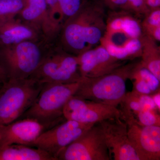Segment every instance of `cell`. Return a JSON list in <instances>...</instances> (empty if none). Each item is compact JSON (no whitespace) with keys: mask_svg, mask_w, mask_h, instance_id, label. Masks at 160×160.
Instances as JSON below:
<instances>
[{"mask_svg":"<svg viewBox=\"0 0 160 160\" xmlns=\"http://www.w3.org/2000/svg\"><path fill=\"white\" fill-rule=\"evenodd\" d=\"M105 8L87 1L62 26V43L67 52L78 55L99 45L106 30Z\"/></svg>","mask_w":160,"mask_h":160,"instance_id":"6da1fadb","label":"cell"},{"mask_svg":"<svg viewBox=\"0 0 160 160\" xmlns=\"http://www.w3.org/2000/svg\"><path fill=\"white\" fill-rule=\"evenodd\" d=\"M135 62L96 78L82 77L74 95L83 99L118 107L126 93V82Z\"/></svg>","mask_w":160,"mask_h":160,"instance_id":"7a4b0ae2","label":"cell"},{"mask_svg":"<svg viewBox=\"0 0 160 160\" xmlns=\"http://www.w3.org/2000/svg\"><path fill=\"white\" fill-rule=\"evenodd\" d=\"M44 84L31 78L8 79L0 86V127L16 121L31 107Z\"/></svg>","mask_w":160,"mask_h":160,"instance_id":"3957f363","label":"cell"},{"mask_svg":"<svg viewBox=\"0 0 160 160\" xmlns=\"http://www.w3.org/2000/svg\"><path fill=\"white\" fill-rule=\"evenodd\" d=\"M80 81L44 84L34 102L20 119L32 118L43 123L54 124L65 121L63 109L75 93Z\"/></svg>","mask_w":160,"mask_h":160,"instance_id":"277c9868","label":"cell"},{"mask_svg":"<svg viewBox=\"0 0 160 160\" xmlns=\"http://www.w3.org/2000/svg\"><path fill=\"white\" fill-rule=\"evenodd\" d=\"M35 41H26L2 47L0 65L8 79L28 78L44 58Z\"/></svg>","mask_w":160,"mask_h":160,"instance_id":"5b68a950","label":"cell"},{"mask_svg":"<svg viewBox=\"0 0 160 160\" xmlns=\"http://www.w3.org/2000/svg\"><path fill=\"white\" fill-rule=\"evenodd\" d=\"M29 78L42 84L79 82L82 77L79 70L77 57L62 51L46 56Z\"/></svg>","mask_w":160,"mask_h":160,"instance_id":"8992f818","label":"cell"},{"mask_svg":"<svg viewBox=\"0 0 160 160\" xmlns=\"http://www.w3.org/2000/svg\"><path fill=\"white\" fill-rule=\"evenodd\" d=\"M127 126L129 141L140 160H160V126H144L131 113L119 109Z\"/></svg>","mask_w":160,"mask_h":160,"instance_id":"52a82bcc","label":"cell"},{"mask_svg":"<svg viewBox=\"0 0 160 160\" xmlns=\"http://www.w3.org/2000/svg\"><path fill=\"white\" fill-rule=\"evenodd\" d=\"M99 124L95 123L60 152L58 160H111Z\"/></svg>","mask_w":160,"mask_h":160,"instance_id":"ba28073f","label":"cell"},{"mask_svg":"<svg viewBox=\"0 0 160 160\" xmlns=\"http://www.w3.org/2000/svg\"><path fill=\"white\" fill-rule=\"evenodd\" d=\"M94 124L65 120L43 132L30 146L44 150L58 160L63 149Z\"/></svg>","mask_w":160,"mask_h":160,"instance_id":"9c48e42d","label":"cell"},{"mask_svg":"<svg viewBox=\"0 0 160 160\" xmlns=\"http://www.w3.org/2000/svg\"><path fill=\"white\" fill-rule=\"evenodd\" d=\"M98 124L112 160H140L129 141L126 123L121 117L108 119Z\"/></svg>","mask_w":160,"mask_h":160,"instance_id":"30bf717a","label":"cell"},{"mask_svg":"<svg viewBox=\"0 0 160 160\" xmlns=\"http://www.w3.org/2000/svg\"><path fill=\"white\" fill-rule=\"evenodd\" d=\"M63 115L66 119L95 124L104 120L120 117L117 107L72 97L65 105Z\"/></svg>","mask_w":160,"mask_h":160,"instance_id":"8fae6325","label":"cell"},{"mask_svg":"<svg viewBox=\"0 0 160 160\" xmlns=\"http://www.w3.org/2000/svg\"><path fill=\"white\" fill-rule=\"evenodd\" d=\"M56 125L32 118L19 119L0 127V148L13 144L30 146L43 132Z\"/></svg>","mask_w":160,"mask_h":160,"instance_id":"7c38bea8","label":"cell"},{"mask_svg":"<svg viewBox=\"0 0 160 160\" xmlns=\"http://www.w3.org/2000/svg\"><path fill=\"white\" fill-rule=\"evenodd\" d=\"M82 77L96 78L111 72L125 64L109 54L101 44L77 55Z\"/></svg>","mask_w":160,"mask_h":160,"instance_id":"4fadbf2b","label":"cell"},{"mask_svg":"<svg viewBox=\"0 0 160 160\" xmlns=\"http://www.w3.org/2000/svg\"><path fill=\"white\" fill-rule=\"evenodd\" d=\"M19 14L26 22L40 30L46 38L54 37L62 27L51 18L46 0H24Z\"/></svg>","mask_w":160,"mask_h":160,"instance_id":"5bb4252c","label":"cell"},{"mask_svg":"<svg viewBox=\"0 0 160 160\" xmlns=\"http://www.w3.org/2000/svg\"><path fill=\"white\" fill-rule=\"evenodd\" d=\"M143 34L139 18L125 9L110 10L106 18L104 36L139 38Z\"/></svg>","mask_w":160,"mask_h":160,"instance_id":"9a60e30c","label":"cell"},{"mask_svg":"<svg viewBox=\"0 0 160 160\" xmlns=\"http://www.w3.org/2000/svg\"><path fill=\"white\" fill-rule=\"evenodd\" d=\"M36 28L15 18L0 20V46L14 45L26 41H33L38 37Z\"/></svg>","mask_w":160,"mask_h":160,"instance_id":"2e32d148","label":"cell"},{"mask_svg":"<svg viewBox=\"0 0 160 160\" xmlns=\"http://www.w3.org/2000/svg\"><path fill=\"white\" fill-rule=\"evenodd\" d=\"M100 44L106 48L109 54L122 62L140 58L142 42L139 38H127L123 41H113L103 37Z\"/></svg>","mask_w":160,"mask_h":160,"instance_id":"e0dca14e","label":"cell"},{"mask_svg":"<svg viewBox=\"0 0 160 160\" xmlns=\"http://www.w3.org/2000/svg\"><path fill=\"white\" fill-rule=\"evenodd\" d=\"M0 160H56L47 152L36 147L13 144L0 148Z\"/></svg>","mask_w":160,"mask_h":160,"instance_id":"ac0fdd59","label":"cell"},{"mask_svg":"<svg viewBox=\"0 0 160 160\" xmlns=\"http://www.w3.org/2000/svg\"><path fill=\"white\" fill-rule=\"evenodd\" d=\"M142 54L140 60L143 66L160 80V48L156 41L143 34L141 38Z\"/></svg>","mask_w":160,"mask_h":160,"instance_id":"d6986e66","label":"cell"},{"mask_svg":"<svg viewBox=\"0 0 160 160\" xmlns=\"http://www.w3.org/2000/svg\"><path fill=\"white\" fill-rule=\"evenodd\" d=\"M119 106L120 109L129 112L133 117L143 111L158 110L160 111L150 95L143 94L133 89L126 92Z\"/></svg>","mask_w":160,"mask_h":160,"instance_id":"ffe728a7","label":"cell"},{"mask_svg":"<svg viewBox=\"0 0 160 160\" xmlns=\"http://www.w3.org/2000/svg\"><path fill=\"white\" fill-rule=\"evenodd\" d=\"M129 79L142 82L150 88L152 93L160 89V80L143 66L141 61L135 62L132 68Z\"/></svg>","mask_w":160,"mask_h":160,"instance_id":"44dd1931","label":"cell"},{"mask_svg":"<svg viewBox=\"0 0 160 160\" xmlns=\"http://www.w3.org/2000/svg\"><path fill=\"white\" fill-rule=\"evenodd\" d=\"M24 6V0H0V20L15 18Z\"/></svg>","mask_w":160,"mask_h":160,"instance_id":"7402d4cb","label":"cell"},{"mask_svg":"<svg viewBox=\"0 0 160 160\" xmlns=\"http://www.w3.org/2000/svg\"><path fill=\"white\" fill-rule=\"evenodd\" d=\"M141 26L145 34L155 28L160 27V8L149 10L143 17Z\"/></svg>","mask_w":160,"mask_h":160,"instance_id":"603a6c76","label":"cell"},{"mask_svg":"<svg viewBox=\"0 0 160 160\" xmlns=\"http://www.w3.org/2000/svg\"><path fill=\"white\" fill-rule=\"evenodd\" d=\"M88 0H58L65 21L75 14Z\"/></svg>","mask_w":160,"mask_h":160,"instance_id":"cb8c5ba5","label":"cell"},{"mask_svg":"<svg viewBox=\"0 0 160 160\" xmlns=\"http://www.w3.org/2000/svg\"><path fill=\"white\" fill-rule=\"evenodd\" d=\"M160 111L158 110L140 112L134 117L137 121L144 126H160Z\"/></svg>","mask_w":160,"mask_h":160,"instance_id":"d4e9b609","label":"cell"},{"mask_svg":"<svg viewBox=\"0 0 160 160\" xmlns=\"http://www.w3.org/2000/svg\"><path fill=\"white\" fill-rule=\"evenodd\" d=\"M123 9L130 12L139 18L143 17L149 10L146 6V0H127Z\"/></svg>","mask_w":160,"mask_h":160,"instance_id":"484cf974","label":"cell"},{"mask_svg":"<svg viewBox=\"0 0 160 160\" xmlns=\"http://www.w3.org/2000/svg\"><path fill=\"white\" fill-rule=\"evenodd\" d=\"M46 2L51 18L56 23L62 26V24L65 19L58 0H46Z\"/></svg>","mask_w":160,"mask_h":160,"instance_id":"4316f807","label":"cell"},{"mask_svg":"<svg viewBox=\"0 0 160 160\" xmlns=\"http://www.w3.org/2000/svg\"><path fill=\"white\" fill-rule=\"evenodd\" d=\"M110 10L123 9L127 0H95Z\"/></svg>","mask_w":160,"mask_h":160,"instance_id":"83f0119b","label":"cell"},{"mask_svg":"<svg viewBox=\"0 0 160 160\" xmlns=\"http://www.w3.org/2000/svg\"><path fill=\"white\" fill-rule=\"evenodd\" d=\"M146 4L149 10L160 8V0H146Z\"/></svg>","mask_w":160,"mask_h":160,"instance_id":"f1b7e54d","label":"cell"},{"mask_svg":"<svg viewBox=\"0 0 160 160\" xmlns=\"http://www.w3.org/2000/svg\"><path fill=\"white\" fill-rule=\"evenodd\" d=\"M150 96L152 99L153 102L155 104L156 106L157 107L158 109L160 111V89L158 91L155 92L154 93L150 95Z\"/></svg>","mask_w":160,"mask_h":160,"instance_id":"f546056e","label":"cell"},{"mask_svg":"<svg viewBox=\"0 0 160 160\" xmlns=\"http://www.w3.org/2000/svg\"><path fill=\"white\" fill-rule=\"evenodd\" d=\"M7 80L6 73L2 66L0 65V83L2 84Z\"/></svg>","mask_w":160,"mask_h":160,"instance_id":"4dcf8cb0","label":"cell"},{"mask_svg":"<svg viewBox=\"0 0 160 160\" xmlns=\"http://www.w3.org/2000/svg\"></svg>","mask_w":160,"mask_h":160,"instance_id":"1f68e13d","label":"cell"}]
</instances>
